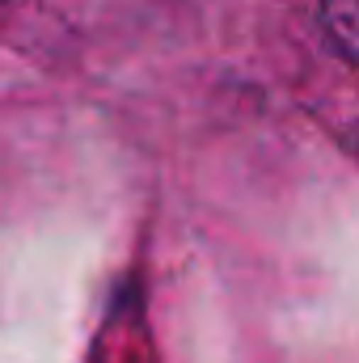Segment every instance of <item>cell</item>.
Returning a JSON list of instances; mask_svg holds the SVG:
<instances>
[{
  "label": "cell",
  "instance_id": "obj_1",
  "mask_svg": "<svg viewBox=\"0 0 359 363\" xmlns=\"http://www.w3.org/2000/svg\"><path fill=\"white\" fill-rule=\"evenodd\" d=\"M321 4V26L330 43L343 51V60L359 68V0H317Z\"/></svg>",
  "mask_w": 359,
  "mask_h": 363
}]
</instances>
